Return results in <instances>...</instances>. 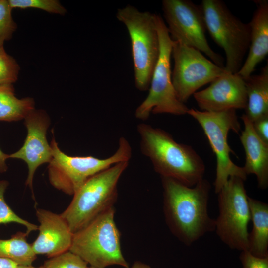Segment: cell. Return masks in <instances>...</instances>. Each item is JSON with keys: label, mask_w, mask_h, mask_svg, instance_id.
Returning a JSON list of instances; mask_svg holds the SVG:
<instances>
[{"label": "cell", "mask_w": 268, "mask_h": 268, "mask_svg": "<svg viewBox=\"0 0 268 268\" xmlns=\"http://www.w3.org/2000/svg\"><path fill=\"white\" fill-rule=\"evenodd\" d=\"M129 161L117 163L89 178L73 195L68 207L60 214L74 234L114 207L119 180Z\"/></svg>", "instance_id": "cell-3"}, {"label": "cell", "mask_w": 268, "mask_h": 268, "mask_svg": "<svg viewBox=\"0 0 268 268\" xmlns=\"http://www.w3.org/2000/svg\"><path fill=\"white\" fill-rule=\"evenodd\" d=\"M36 215L40 224L39 235L31 244L35 254L50 258L69 251L73 233L61 215L38 208Z\"/></svg>", "instance_id": "cell-15"}, {"label": "cell", "mask_w": 268, "mask_h": 268, "mask_svg": "<svg viewBox=\"0 0 268 268\" xmlns=\"http://www.w3.org/2000/svg\"><path fill=\"white\" fill-rule=\"evenodd\" d=\"M27 134L23 146L16 152L9 154V158L18 159L27 165L28 172L25 185L33 190V181L37 169L49 163L52 158V149L47 139V131L51 124L47 113L43 109H34L24 118Z\"/></svg>", "instance_id": "cell-13"}, {"label": "cell", "mask_w": 268, "mask_h": 268, "mask_svg": "<svg viewBox=\"0 0 268 268\" xmlns=\"http://www.w3.org/2000/svg\"><path fill=\"white\" fill-rule=\"evenodd\" d=\"M9 183L5 180H0V224L16 223L23 225L26 228V233L29 234L33 231L38 230L37 225L33 224L17 215L7 204L4 200V193Z\"/></svg>", "instance_id": "cell-22"}, {"label": "cell", "mask_w": 268, "mask_h": 268, "mask_svg": "<svg viewBox=\"0 0 268 268\" xmlns=\"http://www.w3.org/2000/svg\"><path fill=\"white\" fill-rule=\"evenodd\" d=\"M163 16L169 35L180 42L205 54L217 65L224 67V59L210 47L201 5L188 0H163Z\"/></svg>", "instance_id": "cell-11"}, {"label": "cell", "mask_w": 268, "mask_h": 268, "mask_svg": "<svg viewBox=\"0 0 268 268\" xmlns=\"http://www.w3.org/2000/svg\"><path fill=\"white\" fill-rule=\"evenodd\" d=\"M114 214L113 207L74 233L69 251L97 268L114 265L129 268L121 251Z\"/></svg>", "instance_id": "cell-7"}, {"label": "cell", "mask_w": 268, "mask_h": 268, "mask_svg": "<svg viewBox=\"0 0 268 268\" xmlns=\"http://www.w3.org/2000/svg\"><path fill=\"white\" fill-rule=\"evenodd\" d=\"M256 6L251 21L250 45L247 58L238 74L243 78L252 75L268 53V0H255Z\"/></svg>", "instance_id": "cell-16"}, {"label": "cell", "mask_w": 268, "mask_h": 268, "mask_svg": "<svg viewBox=\"0 0 268 268\" xmlns=\"http://www.w3.org/2000/svg\"><path fill=\"white\" fill-rule=\"evenodd\" d=\"M201 111L221 112L245 109L247 96L244 79L225 69L205 89L193 94Z\"/></svg>", "instance_id": "cell-14"}, {"label": "cell", "mask_w": 268, "mask_h": 268, "mask_svg": "<svg viewBox=\"0 0 268 268\" xmlns=\"http://www.w3.org/2000/svg\"><path fill=\"white\" fill-rule=\"evenodd\" d=\"M9 159V154L4 153L0 148V173L6 172L8 170L6 160Z\"/></svg>", "instance_id": "cell-29"}, {"label": "cell", "mask_w": 268, "mask_h": 268, "mask_svg": "<svg viewBox=\"0 0 268 268\" xmlns=\"http://www.w3.org/2000/svg\"><path fill=\"white\" fill-rule=\"evenodd\" d=\"M201 5L206 30L225 52V69L237 73L250 45L249 24L235 16L220 0H203Z\"/></svg>", "instance_id": "cell-8"}, {"label": "cell", "mask_w": 268, "mask_h": 268, "mask_svg": "<svg viewBox=\"0 0 268 268\" xmlns=\"http://www.w3.org/2000/svg\"><path fill=\"white\" fill-rule=\"evenodd\" d=\"M87 263L80 256L67 251L46 260L43 268H87Z\"/></svg>", "instance_id": "cell-26"}, {"label": "cell", "mask_w": 268, "mask_h": 268, "mask_svg": "<svg viewBox=\"0 0 268 268\" xmlns=\"http://www.w3.org/2000/svg\"><path fill=\"white\" fill-rule=\"evenodd\" d=\"M130 268H150V266L142 262H134Z\"/></svg>", "instance_id": "cell-31"}, {"label": "cell", "mask_w": 268, "mask_h": 268, "mask_svg": "<svg viewBox=\"0 0 268 268\" xmlns=\"http://www.w3.org/2000/svg\"><path fill=\"white\" fill-rule=\"evenodd\" d=\"M241 119L244 128L240 139L245 153L243 168L247 176L255 175L258 187L265 190L268 186V144L257 135L252 122L244 114Z\"/></svg>", "instance_id": "cell-17"}, {"label": "cell", "mask_w": 268, "mask_h": 268, "mask_svg": "<svg viewBox=\"0 0 268 268\" xmlns=\"http://www.w3.org/2000/svg\"><path fill=\"white\" fill-rule=\"evenodd\" d=\"M155 14L141 12L128 5L119 8L116 17L127 29L130 37L136 88L148 90L159 55Z\"/></svg>", "instance_id": "cell-5"}, {"label": "cell", "mask_w": 268, "mask_h": 268, "mask_svg": "<svg viewBox=\"0 0 268 268\" xmlns=\"http://www.w3.org/2000/svg\"><path fill=\"white\" fill-rule=\"evenodd\" d=\"M13 8H36L50 13L65 15L66 9L57 0H8Z\"/></svg>", "instance_id": "cell-23"}, {"label": "cell", "mask_w": 268, "mask_h": 268, "mask_svg": "<svg viewBox=\"0 0 268 268\" xmlns=\"http://www.w3.org/2000/svg\"><path fill=\"white\" fill-rule=\"evenodd\" d=\"M12 10L7 0H0V47L12 38L17 28Z\"/></svg>", "instance_id": "cell-25"}, {"label": "cell", "mask_w": 268, "mask_h": 268, "mask_svg": "<svg viewBox=\"0 0 268 268\" xmlns=\"http://www.w3.org/2000/svg\"><path fill=\"white\" fill-rule=\"evenodd\" d=\"M18 265L11 260L0 257V268H16Z\"/></svg>", "instance_id": "cell-30"}, {"label": "cell", "mask_w": 268, "mask_h": 268, "mask_svg": "<svg viewBox=\"0 0 268 268\" xmlns=\"http://www.w3.org/2000/svg\"><path fill=\"white\" fill-rule=\"evenodd\" d=\"M253 127L257 135L268 144V115L252 122Z\"/></svg>", "instance_id": "cell-28"}, {"label": "cell", "mask_w": 268, "mask_h": 268, "mask_svg": "<svg viewBox=\"0 0 268 268\" xmlns=\"http://www.w3.org/2000/svg\"><path fill=\"white\" fill-rule=\"evenodd\" d=\"M252 229L247 251L254 256L268 257V204L248 196Z\"/></svg>", "instance_id": "cell-18"}, {"label": "cell", "mask_w": 268, "mask_h": 268, "mask_svg": "<svg viewBox=\"0 0 268 268\" xmlns=\"http://www.w3.org/2000/svg\"><path fill=\"white\" fill-rule=\"evenodd\" d=\"M163 211L172 233L186 246H191L215 229L210 217L208 203L211 185L203 179L188 187L169 178L161 177Z\"/></svg>", "instance_id": "cell-1"}, {"label": "cell", "mask_w": 268, "mask_h": 268, "mask_svg": "<svg viewBox=\"0 0 268 268\" xmlns=\"http://www.w3.org/2000/svg\"><path fill=\"white\" fill-rule=\"evenodd\" d=\"M87 268H95V267H92V266H90L89 267H87Z\"/></svg>", "instance_id": "cell-33"}, {"label": "cell", "mask_w": 268, "mask_h": 268, "mask_svg": "<svg viewBox=\"0 0 268 268\" xmlns=\"http://www.w3.org/2000/svg\"><path fill=\"white\" fill-rule=\"evenodd\" d=\"M137 130L141 152L161 177L191 187L203 179L204 163L192 146L177 142L168 132L147 124H138Z\"/></svg>", "instance_id": "cell-2"}, {"label": "cell", "mask_w": 268, "mask_h": 268, "mask_svg": "<svg viewBox=\"0 0 268 268\" xmlns=\"http://www.w3.org/2000/svg\"><path fill=\"white\" fill-rule=\"evenodd\" d=\"M172 55L174 62L173 86L178 100L184 104L198 89L225 70L201 51L178 41L173 40Z\"/></svg>", "instance_id": "cell-12"}, {"label": "cell", "mask_w": 268, "mask_h": 268, "mask_svg": "<svg viewBox=\"0 0 268 268\" xmlns=\"http://www.w3.org/2000/svg\"><path fill=\"white\" fill-rule=\"evenodd\" d=\"M159 42V55L152 76L149 93L145 99L136 108L135 117L147 120L151 113L183 115L189 108L180 102L172 82L171 57L173 40L162 17L155 15Z\"/></svg>", "instance_id": "cell-6"}, {"label": "cell", "mask_w": 268, "mask_h": 268, "mask_svg": "<svg viewBox=\"0 0 268 268\" xmlns=\"http://www.w3.org/2000/svg\"><path fill=\"white\" fill-rule=\"evenodd\" d=\"M16 268H43V266L35 267L32 265H18Z\"/></svg>", "instance_id": "cell-32"}, {"label": "cell", "mask_w": 268, "mask_h": 268, "mask_svg": "<svg viewBox=\"0 0 268 268\" xmlns=\"http://www.w3.org/2000/svg\"><path fill=\"white\" fill-rule=\"evenodd\" d=\"M244 181L237 176L229 177L217 193L218 215L215 219L220 239L230 248L241 251L248 250L251 220Z\"/></svg>", "instance_id": "cell-10"}, {"label": "cell", "mask_w": 268, "mask_h": 268, "mask_svg": "<svg viewBox=\"0 0 268 268\" xmlns=\"http://www.w3.org/2000/svg\"><path fill=\"white\" fill-rule=\"evenodd\" d=\"M20 67L4 47H0V85L13 84L18 79Z\"/></svg>", "instance_id": "cell-24"}, {"label": "cell", "mask_w": 268, "mask_h": 268, "mask_svg": "<svg viewBox=\"0 0 268 268\" xmlns=\"http://www.w3.org/2000/svg\"><path fill=\"white\" fill-rule=\"evenodd\" d=\"M33 98H18L13 84L0 85V121H18L35 109Z\"/></svg>", "instance_id": "cell-20"}, {"label": "cell", "mask_w": 268, "mask_h": 268, "mask_svg": "<svg viewBox=\"0 0 268 268\" xmlns=\"http://www.w3.org/2000/svg\"><path fill=\"white\" fill-rule=\"evenodd\" d=\"M50 146L52 156L48 166L49 182L53 187L68 195H73L92 176L117 163L129 161L132 156L131 145L124 137L120 138L116 151L105 159L68 155L61 150L54 136Z\"/></svg>", "instance_id": "cell-4"}, {"label": "cell", "mask_w": 268, "mask_h": 268, "mask_svg": "<svg viewBox=\"0 0 268 268\" xmlns=\"http://www.w3.org/2000/svg\"><path fill=\"white\" fill-rule=\"evenodd\" d=\"M195 119L202 128L216 157V177L214 182L217 194L229 177L237 176L245 181L247 175L243 167L236 165L231 159L234 152L227 141L229 132L238 133L240 123L236 110L208 112L189 109L187 113Z\"/></svg>", "instance_id": "cell-9"}, {"label": "cell", "mask_w": 268, "mask_h": 268, "mask_svg": "<svg viewBox=\"0 0 268 268\" xmlns=\"http://www.w3.org/2000/svg\"><path fill=\"white\" fill-rule=\"evenodd\" d=\"M26 232H18L8 239H0V257L9 259L18 265H32L36 259Z\"/></svg>", "instance_id": "cell-21"}, {"label": "cell", "mask_w": 268, "mask_h": 268, "mask_svg": "<svg viewBox=\"0 0 268 268\" xmlns=\"http://www.w3.org/2000/svg\"><path fill=\"white\" fill-rule=\"evenodd\" d=\"M246 89L247 103L244 114L253 122L268 115V64L260 73L243 78Z\"/></svg>", "instance_id": "cell-19"}, {"label": "cell", "mask_w": 268, "mask_h": 268, "mask_svg": "<svg viewBox=\"0 0 268 268\" xmlns=\"http://www.w3.org/2000/svg\"><path fill=\"white\" fill-rule=\"evenodd\" d=\"M239 258L242 268H268V257H257L247 251H243Z\"/></svg>", "instance_id": "cell-27"}]
</instances>
